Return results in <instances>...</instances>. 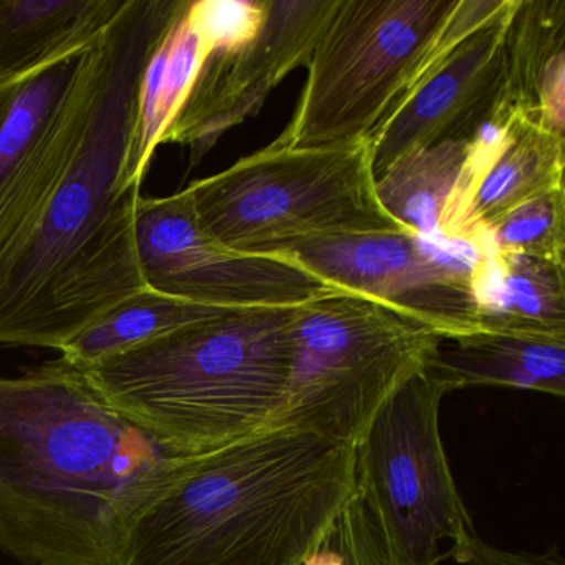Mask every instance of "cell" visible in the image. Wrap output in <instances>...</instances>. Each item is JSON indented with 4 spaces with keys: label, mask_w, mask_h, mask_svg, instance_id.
Returning a JSON list of instances; mask_svg holds the SVG:
<instances>
[{
    "label": "cell",
    "mask_w": 565,
    "mask_h": 565,
    "mask_svg": "<svg viewBox=\"0 0 565 565\" xmlns=\"http://www.w3.org/2000/svg\"><path fill=\"white\" fill-rule=\"evenodd\" d=\"M138 263L157 292L224 309L300 306L340 289L290 256H247L214 241L201 227L186 188L140 198Z\"/></svg>",
    "instance_id": "9"
},
{
    "label": "cell",
    "mask_w": 565,
    "mask_h": 565,
    "mask_svg": "<svg viewBox=\"0 0 565 565\" xmlns=\"http://www.w3.org/2000/svg\"><path fill=\"white\" fill-rule=\"evenodd\" d=\"M188 458L64 359L0 376V551L22 565H118L128 525Z\"/></svg>",
    "instance_id": "2"
},
{
    "label": "cell",
    "mask_w": 565,
    "mask_h": 565,
    "mask_svg": "<svg viewBox=\"0 0 565 565\" xmlns=\"http://www.w3.org/2000/svg\"><path fill=\"white\" fill-rule=\"evenodd\" d=\"M97 38L0 81V256L24 236L71 160Z\"/></svg>",
    "instance_id": "10"
},
{
    "label": "cell",
    "mask_w": 565,
    "mask_h": 565,
    "mask_svg": "<svg viewBox=\"0 0 565 565\" xmlns=\"http://www.w3.org/2000/svg\"><path fill=\"white\" fill-rule=\"evenodd\" d=\"M297 307L233 309L82 370L161 448L204 455L273 426L289 385Z\"/></svg>",
    "instance_id": "4"
},
{
    "label": "cell",
    "mask_w": 565,
    "mask_h": 565,
    "mask_svg": "<svg viewBox=\"0 0 565 565\" xmlns=\"http://www.w3.org/2000/svg\"><path fill=\"white\" fill-rule=\"evenodd\" d=\"M353 492L352 445L264 429L190 456L128 525L118 565H302Z\"/></svg>",
    "instance_id": "3"
},
{
    "label": "cell",
    "mask_w": 565,
    "mask_h": 565,
    "mask_svg": "<svg viewBox=\"0 0 565 565\" xmlns=\"http://www.w3.org/2000/svg\"><path fill=\"white\" fill-rule=\"evenodd\" d=\"M564 213L562 188L515 207L481 241H488L502 253L525 254L565 264Z\"/></svg>",
    "instance_id": "21"
},
{
    "label": "cell",
    "mask_w": 565,
    "mask_h": 565,
    "mask_svg": "<svg viewBox=\"0 0 565 565\" xmlns=\"http://www.w3.org/2000/svg\"><path fill=\"white\" fill-rule=\"evenodd\" d=\"M468 148L469 141H443L413 151L376 180L380 203L406 233L418 237L438 234Z\"/></svg>",
    "instance_id": "20"
},
{
    "label": "cell",
    "mask_w": 565,
    "mask_h": 565,
    "mask_svg": "<svg viewBox=\"0 0 565 565\" xmlns=\"http://www.w3.org/2000/svg\"><path fill=\"white\" fill-rule=\"evenodd\" d=\"M565 0H518L505 35V77L492 115L564 135Z\"/></svg>",
    "instance_id": "14"
},
{
    "label": "cell",
    "mask_w": 565,
    "mask_h": 565,
    "mask_svg": "<svg viewBox=\"0 0 565 565\" xmlns=\"http://www.w3.org/2000/svg\"><path fill=\"white\" fill-rule=\"evenodd\" d=\"M339 0H269L256 39L231 51L201 52L200 67L161 145L190 148L201 163L221 137L254 117L270 92L296 68L307 67Z\"/></svg>",
    "instance_id": "11"
},
{
    "label": "cell",
    "mask_w": 565,
    "mask_h": 565,
    "mask_svg": "<svg viewBox=\"0 0 565 565\" xmlns=\"http://www.w3.org/2000/svg\"><path fill=\"white\" fill-rule=\"evenodd\" d=\"M233 309L203 306L148 289L134 294L95 320L61 350V359L77 369L168 335L174 330L216 319Z\"/></svg>",
    "instance_id": "19"
},
{
    "label": "cell",
    "mask_w": 565,
    "mask_h": 565,
    "mask_svg": "<svg viewBox=\"0 0 565 565\" xmlns=\"http://www.w3.org/2000/svg\"><path fill=\"white\" fill-rule=\"evenodd\" d=\"M269 0H190L186 19L201 52L231 51L257 38L266 24Z\"/></svg>",
    "instance_id": "23"
},
{
    "label": "cell",
    "mask_w": 565,
    "mask_h": 565,
    "mask_svg": "<svg viewBox=\"0 0 565 565\" xmlns=\"http://www.w3.org/2000/svg\"><path fill=\"white\" fill-rule=\"evenodd\" d=\"M446 342L431 366L449 393L508 386L564 398L565 337L481 330Z\"/></svg>",
    "instance_id": "17"
},
{
    "label": "cell",
    "mask_w": 565,
    "mask_h": 565,
    "mask_svg": "<svg viewBox=\"0 0 565 565\" xmlns=\"http://www.w3.org/2000/svg\"><path fill=\"white\" fill-rule=\"evenodd\" d=\"M190 0H125L95 41L71 160L24 236L0 256V345L61 352L148 289L138 263L145 72Z\"/></svg>",
    "instance_id": "1"
},
{
    "label": "cell",
    "mask_w": 565,
    "mask_h": 565,
    "mask_svg": "<svg viewBox=\"0 0 565 565\" xmlns=\"http://www.w3.org/2000/svg\"><path fill=\"white\" fill-rule=\"evenodd\" d=\"M125 0H0V81L97 38Z\"/></svg>",
    "instance_id": "18"
},
{
    "label": "cell",
    "mask_w": 565,
    "mask_h": 565,
    "mask_svg": "<svg viewBox=\"0 0 565 565\" xmlns=\"http://www.w3.org/2000/svg\"><path fill=\"white\" fill-rule=\"evenodd\" d=\"M479 244L469 287L481 330L565 337L564 264Z\"/></svg>",
    "instance_id": "16"
},
{
    "label": "cell",
    "mask_w": 565,
    "mask_h": 565,
    "mask_svg": "<svg viewBox=\"0 0 565 565\" xmlns=\"http://www.w3.org/2000/svg\"><path fill=\"white\" fill-rule=\"evenodd\" d=\"M518 0L458 45L412 98L369 138L375 180L413 151L469 141L489 120L505 77V35Z\"/></svg>",
    "instance_id": "13"
},
{
    "label": "cell",
    "mask_w": 565,
    "mask_h": 565,
    "mask_svg": "<svg viewBox=\"0 0 565 565\" xmlns=\"http://www.w3.org/2000/svg\"><path fill=\"white\" fill-rule=\"evenodd\" d=\"M448 388L433 366L399 386L353 445L355 492L403 565H439L476 534L439 433Z\"/></svg>",
    "instance_id": "8"
},
{
    "label": "cell",
    "mask_w": 565,
    "mask_h": 565,
    "mask_svg": "<svg viewBox=\"0 0 565 565\" xmlns=\"http://www.w3.org/2000/svg\"><path fill=\"white\" fill-rule=\"evenodd\" d=\"M459 0H339L307 65L292 120L274 145L369 140L435 47Z\"/></svg>",
    "instance_id": "7"
},
{
    "label": "cell",
    "mask_w": 565,
    "mask_h": 565,
    "mask_svg": "<svg viewBox=\"0 0 565 565\" xmlns=\"http://www.w3.org/2000/svg\"><path fill=\"white\" fill-rule=\"evenodd\" d=\"M564 135L515 117L504 150L486 170L455 226L443 237L481 241L515 207L564 188Z\"/></svg>",
    "instance_id": "15"
},
{
    "label": "cell",
    "mask_w": 565,
    "mask_h": 565,
    "mask_svg": "<svg viewBox=\"0 0 565 565\" xmlns=\"http://www.w3.org/2000/svg\"><path fill=\"white\" fill-rule=\"evenodd\" d=\"M302 565H403L356 492Z\"/></svg>",
    "instance_id": "22"
},
{
    "label": "cell",
    "mask_w": 565,
    "mask_h": 565,
    "mask_svg": "<svg viewBox=\"0 0 565 565\" xmlns=\"http://www.w3.org/2000/svg\"><path fill=\"white\" fill-rule=\"evenodd\" d=\"M449 557L462 565H565L557 547L537 552H511L494 547L472 534L468 541L449 552Z\"/></svg>",
    "instance_id": "24"
},
{
    "label": "cell",
    "mask_w": 565,
    "mask_h": 565,
    "mask_svg": "<svg viewBox=\"0 0 565 565\" xmlns=\"http://www.w3.org/2000/svg\"><path fill=\"white\" fill-rule=\"evenodd\" d=\"M186 190L201 227L247 256H284L330 237L406 233L380 203L369 140L270 143Z\"/></svg>",
    "instance_id": "5"
},
{
    "label": "cell",
    "mask_w": 565,
    "mask_h": 565,
    "mask_svg": "<svg viewBox=\"0 0 565 565\" xmlns=\"http://www.w3.org/2000/svg\"><path fill=\"white\" fill-rule=\"evenodd\" d=\"M445 340L388 303L345 289L297 307L286 399L269 429L355 445L386 399Z\"/></svg>",
    "instance_id": "6"
},
{
    "label": "cell",
    "mask_w": 565,
    "mask_h": 565,
    "mask_svg": "<svg viewBox=\"0 0 565 565\" xmlns=\"http://www.w3.org/2000/svg\"><path fill=\"white\" fill-rule=\"evenodd\" d=\"M284 256L340 289L395 307L443 340L481 332L468 277L443 263L426 237L409 233L330 237Z\"/></svg>",
    "instance_id": "12"
}]
</instances>
